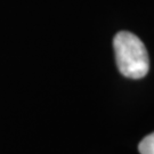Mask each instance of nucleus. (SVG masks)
<instances>
[{
  "label": "nucleus",
  "mask_w": 154,
  "mask_h": 154,
  "mask_svg": "<svg viewBox=\"0 0 154 154\" xmlns=\"http://www.w3.org/2000/svg\"><path fill=\"white\" fill-rule=\"evenodd\" d=\"M118 69L122 75L130 79H142L149 70L147 50L143 41L128 31H120L113 39Z\"/></svg>",
  "instance_id": "nucleus-1"
},
{
  "label": "nucleus",
  "mask_w": 154,
  "mask_h": 154,
  "mask_svg": "<svg viewBox=\"0 0 154 154\" xmlns=\"http://www.w3.org/2000/svg\"><path fill=\"white\" fill-rule=\"evenodd\" d=\"M138 151L140 154H154V132L149 134L139 143Z\"/></svg>",
  "instance_id": "nucleus-2"
}]
</instances>
